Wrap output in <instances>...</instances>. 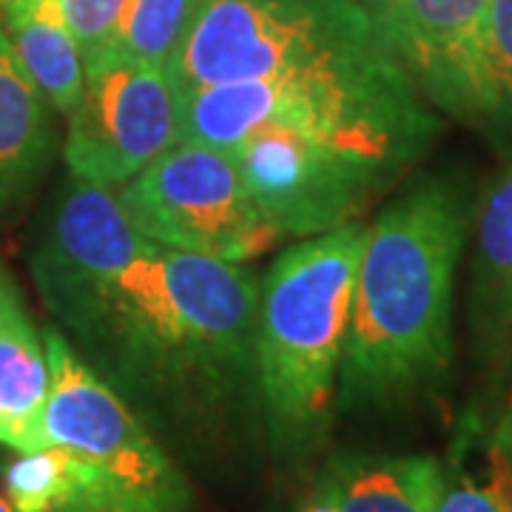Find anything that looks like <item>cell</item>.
Here are the masks:
<instances>
[{"label":"cell","instance_id":"cell-21","mask_svg":"<svg viewBox=\"0 0 512 512\" xmlns=\"http://www.w3.org/2000/svg\"><path fill=\"white\" fill-rule=\"evenodd\" d=\"M302 512H342V510H339V507H336V504H333L330 498H325V495L313 493L311 504H308V507H305Z\"/></svg>","mask_w":512,"mask_h":512},{"label":"cell","instance_id":"cell-1","mask_svg":"<svg viewBox=\"0 0 512 512\" xmlns=\"http://www.w3.org/2000/svg\"><path fill=\"white\" fill-rule=\"evenodd\" d=\"M436 120L390 55L180 94L177 140L228 151L276 237L356 222L424 154Z\"/></svg>","mask_w":512,"mask_h":512},{"label":"cell","instance_id":"cell-7","mask_svg":"<svg viewBox=\"0 0 512 512\" xmlns=\"http://www.w3.org/2000/svg\"><path fill=\"white\" fill-rule=\"evenodd\" d=\"M43 342L49 356L46 447L60 444L89 458L148 512H194L188 478L151 439L120 393L74 353L57 328H46Z\"/></svg>","mask_w":512,"mask_h":512},{"label":"cell","instance_id":"cell-10","mask_svg":"<svg viewBox=\"0 0 512 512\" xmlns=\"http://www.w3.org/2000/svg\"><path fill=\"white\" fill-rule=\"evenodd\" d=\"M490 0H396L373 12L384 46L410 74L419 92L433 97L470 43Z\"/></svg>","mask_w":512,"mask_h":512},{"label":"cell","instance_id":"cell-9","mask_svg":"<svg viewBox=\"0 0 512 512\" xmlns=\"http://www.w3.org/2000/svg\"><path fill=\"white\" fill-rule=\"evenodd\" d=\"M49 356L26 311L15 276L0 262V444L15 453L43 450Z\"/></svg>","mask_w":512,"mask_h":512},{"label":"cell","instance_id":"cell-4","mask_svg":"<svg viewBox=\"0 0 512 512\" xmlns=\"http://www.w3.org/2000/svg\"><path fill=\"white\" fill-rule=\"evenodd\" d=\"M365 225L350 222L276 256L256 296L254 370L276 447L311 450L330 421L348 342Z\"/></svg>","mask_w":512,"mask_h":512},{"label":"cell","instance_id":"cell-23","mask_svg":"<svg viewBox=\"0 0 512 512\" xmlns=\"http://www.w3.org/2000/svg\"><path fill=\"white\" fill-rule=\"evenodd\" d=\"M0 512H15L12 510V504L6 501V495H0Z\"/></svg>","mask_w":512,"mask_h":512},{"label":"cell","instance_id":"cell-15","mask_svg":"<svg viewBox=\"0 0 512 512\" xmlns=\"http://www.w3.org/2000/svg\"><path fill=\"white\" fill-rule=\"evenodd\" d=\"M441 476L436 456L345 453L330 461L316 493L342 512H436Z\"/></svg>","mask_w":512,"mask_h":512},{"label":"cell","instance_id":"cell-24","mask_svg":"<svg viewBox=\"0 0 512 512\" xmlns=\"http://www.w3.org/2000/svg\"><path fill=\"white\" fill-rule=\"evenodd\" d=\"M362 3H365V0H362Z\"/></svg>","mask_w":512,"mask_h":512},{"label":"cell","instance_id":"cell-2","mask_svg":"<svg viewBox=\"0 0 512 512\" xmlns=\"http://www.w3.org/2000/svg\"><path fill=\"white\" fill-rule=\"evenodd\" d=\"M32 274L60 325L134 393L194 402L254 367L259 285L237 262L137 234L92 259L35 256Z\"/></svg>","mask_w":512,"mask_h":512},{"label":"cell","instance_id":"cell-14","mask_svg":"<svg viewBox=\"0 0 512 512\" xmlns=\"http://www.w3.org/2000/svg\"><path fill=\"white\" fill-rule=\"evenodd\" d=\"M470 316L478 348L501 356L512 345V160L493 177L476 211Z\"/></svg>","mask_w":512,"mask_h":512},{"label":"cell","instance_id":"cell-8","mask_svg":"<svg viewBox=\"0 0 512 512\" xmlns=\"http://www.w3.org/2000/svg\"><path fill=\"white\" fill-rule=\"evenodd\" d=\"M63 157L86 183L120 188L177 143L180 97L165 66L103 49L86 63Z\"/></svg>","mask_w":512,"mask_h":512},{"label":"cell","instance_id":"cell-5","mask_svg":"<svg viewBox=\"0 0 512 512\" xmlns=\"http://www.w3.org/2000/svg\"><path fill=\"white\" fill-rule=\"evenodd\" d=\"M390 52L362 0H200L165 63L177 97Z\"/></svg>","mask_w":512,"mask_h":512},{"label":"cell","instance_id":"cell-18","mask_svg":"<svg viewBox=\"0 0 512 512\" xmlns=\"http://www.w3.org/2000/svg\"><path fill=\"white\" fill-rule=\"evenodd\" d=\"M197 6L200 0H126L106 49L165 66L194 20Z\"/></svg>","mask_w":512,"mask_h":512},{"label":"cell","instance_id":"cell-16","mask_svg":"<svg viewBox=\"0 0 512 512\" xmlns=\"http://www.w3.org/2000/svg\"><path fill=\"white\" fill-rule=\"evenodd\" d=\"M0 12L23 69L43 97L69 117L83 94L86 66L60 0H0Z\"/></svg>","mask_w":512,"mask_h":512},{"label":"cell","instance_id":"cell-17","mask_svg":"<svg viewBox=\"0 0 512 512\" xmlns=\"http://www.w3.org/2000/svg\"><path fill=\"white\" fill-rule=\"evenodd\" d=\"M441 476L436 512H512V461L478 424L464 421Z\"/></svg>","mask_w":512,"mask_h":512},{"label":"cell","instance_id":"cell-12","mask_svg":"<svg viewBox=\"0 0 512 512\" xmlns=\"http://www.w3.org/2000/svg\"><path fill=\"white\" fill-rule=\"evenodd\" d=\"M55 154L46 97L0 29V217L29 197Z\"/></svg>","mask_w":512,"mask_h":512},{"label":"cell","instance_id":"cell-20","mask_svg":"<svg viewBox=\"0 0 512 512\" xmlns=\"http://www.w3.org/2000/svg\"><path fill=\"white\" fill-rule=\"evenodd\" d=\"M490 439H493L512 461V384L510 390H507V399L501 404V413H498V419H495L493 436H490Z\"/></svg>","mask_w":512,"mask_h":512},{"label":"cell","instance_id":"cell-11","mask_svg":"<svg viewBox=\"0 0 512 512\" xmlns=\"http://www.w3.org/2000/svg\"><path fill=\"white\" fill-rule=\"evenodd\" d=\"M3 495L15 512H148L106 470L60 444L9 461Z\"/></svg>","mask_w":512,"mask_h":512},{"label":"cell","instance_id":"cell-6","mask_svg":"<svg viewBox=\"0 0 512 512\" xmlns=\"http://www.w3.org/2000/svg\"><path fill=\"white\" fill-rule=\"evenodd\" d=\"M117 200L137 234L188 254L239 265L279 239L259 217L234 157L200 143L165 148L117 188Z\"/></svg>","mask_w":512,"mask_h":512},{"label":"cell","instance_id":"cell-3","mask_svg":"<svg viewBox=\"0 0 512 512\" xmlns=\"http://www.w3.org/2000/svg\"><path fill=\"white\" fill-rule=\"evenodd\" d=\"M464 239L467 211L441 180L413 185L365 228L339 370L342 407L399 402L447 373Z\"/></svg>","mask_w":512,"mask_h":512},{"label":"cell","instance_id":"cell-22","mask_svg":"<svg viewBox=\"0 0 512 512\" xmlns=\"http://www.w3.org/2000/svg\"><path fill=\"white\" fill-rule=\"evenodd\" d=\"M390 3H396V0H365V6L370 9V12H382V9H387Z\"/></svg>","mask_w":512,"mask_h":512},{"label":"cell","instance_id":"cell-19","mask_svg":"<svg viewBox=\"0 0 512 512\" xmlns=\"http://www.w3.org/2000/svg\"><path fill=\"white\" fill-rule=\"evenodd\" d=\"M126 0H60V9L83 52V63L109 46Z\"/></svg>","mask_w":512,"mask_h":512},{"label":"cell","instance_id":"cell-13","mask_svg":"<svg viewBox=\"0 0 512 512\" xmlns=\"http://www.w3.org/2000/svg\"><path fill=\"white\" fill-rule=\"evenodd\" d=\"M461 120L512 128V0H490L478 29L430 97Z\"/></svg>","mask_w":512,"mask_h":512}]
</instances>
